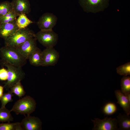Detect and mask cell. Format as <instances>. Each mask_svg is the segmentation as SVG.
<instances>
[{
	"label": "cell",
	"mask_w": 130,
	"mask_h": 130,
	"mask_svg": "<svg viewBox=\"0 0 130 130\" xmlns=\"http://www.w3.org/2000/svg\"><path fill=\"white\" fill-rule=\"evenodd\" d=\"M1 60L11 65L22 67L27 63V60L14 47L5 46L0 49Z\"/></svg>",
	"instance_id": "6da1fadb"
},
{
	"label": "cell",
	"mask_w": 130,
	"mask_h": 130,
	"mask_svg": "<svg viewBox=\"0 0 130 130\" xmlns=\"http://www.w3.org/2000/svg\"><path fill=\"white\" fill-rule=\"evenodd\" d=\"M1 65L7 68V81L4 87L7 89H10L25 78V74L22 67L16 66L2 60L0 61Z\"/></svg>",
	"instance_id": "7a4b0ae2"
},
{
	"label": "cell",
	"mask_w": 130,
	"mask_h": 130,
	"mask_svg": "<svg viewBox=\"0 0 130 130\" xmlns=\"http://www.w3.org/2000/svg\"><path fill=\"white\" fill-rule=\"evenodd\" d=\"M36 105L34 99L27 95L16 102L10 110L17 114L29 115L35 111Z\"/></svg>",
	"instance_id": "3957f363"
},
{
	"label": "cell",
	"mask_w": 130,
	"mask_h": 130,
	"mask_svg": "<svg viewBox=\"0 0 130 130\" xmlns=\"http://www.w3.org/2000/svg\"><path fill=\"white\" fill-rule=\"evenodd\" d=\"M35 35L33 31L28 28L20 29L5 39V46L16 47L28 39L35 37Z\"/></svg>",
	"instance_id": "277c9868"
},
{
	"label": "cell",
	"mask_w": 130,
	"mask_h": 130,
	"mask_svg": "<svg viewBox=\"0 0 130 130\" xmlns=\"http://www.w3.org/2000/svg\"><path fill=\"white\" fill-rule=\"evenodd\" d=\"M110 0H78L80 6L87 13H96L108 7Z\"/></svg>",
	"instance_id": "5b68a950"
},
{
	"label": "cell",
	"mask_w": 130,
	"mask_h": 130,
	"mask_svg": "<svg viewBox=\"0 0 130 130\" xmlns=\"http://www.w3.org/2000/svg\"><path fill=\"white\" fill-rule=\"evenodd\" d=\"M35 38L39 43L46 48L53 47L57 44L58 34L52 30H40L36 34Z\"/></svg>",
	"instance_id": "8992f818"
},
{
	"label": "cell",
	"mask_w": 130,
	"mask_h": 130,
	"mask_svg": "<svg viewBox=\"0 0 130 130\" xmlns=\"http://www.w3.org/2000/svg\"><path fill=\"white\" fill-rule=\"evenodd\" d=\"M91 120L93 124L92 130H119L116 118L106 117L102 119L95 118Z\"/></svg>",
	"instance_id": "52a82bcc"
},
{
	"label": "cell",
	"mask_w": 130,
	"mask_h": 130,
	"mask_svg": "<svg viewBox=\"0 0 130 130\" xmlns=\"http://www.w3.org/2000/svg\"><path fill=\"white\" fill-rule=\"evenodd\" d=\"M59 57V52L53 47L46 48L42 51V66L55 65L58 62Z\"/></svg>",
	"instance_id": "ba28073f"
},
{
	"label": "cell",
	"mask_w": 130,
	"mask_h": 130,
	"mask_svg": "<svg viewBox=\"0 0 130 130\" xmlns=\"http://www.w3.org/2000/svg\"><path fill=\"white\" fill-rule=\"evenodd\" d=\"M35 37L30 38L15 47L21 55L26 59L29 58L38 48Z\"/></svg>",
	"instance_id": "9c48e42d"
},
{
	"label": "cell",
	"mask_w": 130,
	"mask_h": 130,
	"mask_svg": "<svg viewBox=\"0 0 130 130\" xmlns=\"http://www.w3.org/2000/svg\"><path fill=\"white\" fill-rule=\"evenodd\" d=\"M58 18L52 13H46L43 14L37 22V24L41 30H52L56 25Z\"/></svg>",
	"instance_id": "30bf717a"
},
{
	"label": "cell",
	"mask_w": 130,
	"mask_h": 130,
	"mask_svg": "<svg viewBox=\"0 0 130 130\" xmlns=\"http://www.w3.org/2000/svg\"><path fill=\"white\" fill-rule=\"evenodd\" d=\"M23 130H41L42 123L38 117L27 115L20 123Z\"/></svg>",
	"instance_id": "8fae6325"
},
{
	"label": "cell",
	"mask_w": 130,
	"mask_h": 130,
	"mask_svg": "<svg viewBox=\"0 0 130 130\" xmlns=\"http://www.w3.org/2000/svg\"><path fill=\"white\" fill-rule=\"evenodd\" d=\"M13 10L19 16L28 14L31 11V5L28 0H12Z\"/></svg>",
	"instance_id": "7c38bea8"
},
{
	"label": "cell",
	"mask_w": 130,
	"mask_h": 130,
	"mask_svg": "<svg viewBox=\"0 0 130 130\" xmlns=\"http://www.w3.org/2000/svg\"><path fill=\"white\" fill-rule=\"evenodd\" d=\"M16 20L10 23L0 24V36L4 40L20 29L17 25Z\"/></svg>",
	"instance_id": "4fadbf2b"
},
{
	"label": "cell",
	"mask_w": 130,
	"mask_h": 130,
	"mask_svg": "<svg viewBox=\"0 0 130 130\" xmlns=\"http://www.w3.org/2000/svg\"><path fill=\"white\" fill-rule=\"evenodd\" d=\"M115 93L117 99V103L123 108L126 114H130V102L126 96L121 91L119 90H115Z\"/></svg>",
	"instance_id": "5bb4252c"
},
{
	"label": "cell",
	"mask_w": 130,
	"mask_h": 130,
	"mask_svg": "<svg viewBox=\"0 0 130 130\" xmlns=\"http://www.w3.org/2000/svg\"><path fill=\"white\" fill-rule=\"evenodd\" d=\"M119 130H130V117L126 114L119 113L117 116Z\"/></svg>",
	"instance_id": "9a60e30c"
},
{
	"label": "cell",
	"mask_w": 130,
	"mask_h": 130,
	"mask_svg": "<svg viewBox=\"0 0 130 130\" xmlns=\"http://www.w3.org/2000/svg\"><path fill=\"white\" fill-rule=\"evenodd\" d=\"M29 59L32 65L35 66H42V51L41 49L38 47L31 55Z\"/></svg>",
	"instance_id": "2e32d148"
},
{
	"label": "cell",
	"mask_w": 130,
	"mask_h": 130,
	"mask_svg": "<svg viewBox=\"0 0 130 130\" xmlns=\"http://www.w3.org/2000/svg\"><path fill=\"white\" fill-rule=\"evenodd\" d=\"M16 19V24L20 29L25 28L33 22L27 18L25 14H21Z\"/></svg>",
	"instance_id": "e0dca14e"
},
{
	"label": "cell",
	"mask_w": 130,
	"mask_h": 130,
	"mask_svg": "<svg viewBox=\"0 0 130 130\" xmlns=\"http://www.w3.org/2000/svg\"><path fill=\"white\" fill-rule=\"evenodd\" d=\"M10 110L5 107L0 108V122L10 123L13 121V118L11 114Z\"/></svg>",
	"instance_id": "ac0fdd59"
},
{
	"label": "cell",
	"mask_w": 130,
	"mask_h": 130,
	"mask_svg": "<svg viewBox=\"0 0 130 130\" xmlns=\"http://www.w3.org/2000/svg\"><path fill=\"white\" fill-rule=\"evenodd\" d=\"M121 86L122 92L126 95L130 94V77L129 76H124L121 81Z\"/></svg>",
	"instance_id": "d6986e66"
},
{
	"label": "cell",
	"mask_w": 130,
	"mask_h": 130,
	"mask_svg": "<svg viewBox=\"0 0 130 130\" xmlns=\"http://www.w3.org/2000/svg\"><path fill=\"white\" fill-rule=\"evenodd\" d=\"M0 130H23L20 123L0 124Z\"/></svg>",
	"instance_id": "ffe728a7"
},
{
	"label": "cell",
	"mask_w": 130,
	"mask_h": 130,
	"mask_svg": "<svg viewBox=\"0 0 130 130\" xmlns=\"http://www.w3.org/2000/svg\"><path fill=\"white\" fill-rule=\"evenodd\" d=\"M13 9V5L11 2L8 1L0 3V18H1Z\"/></svg>",
	"instance_id": "44dd1931"
},
{
	"label": "cell",
	"mask_w": 130,
	"mask_h": 130,
	"mask_svg": "<svg viewBox=\"0 0 130 130\" xmlns=\"http://www.w3.org/2000/svg\"><path fill=\"white\" fill-rule=\"evenodd\" d=\"M10 91L19 97L20 98L25 95L26 92L21 81L14 85L10 88Z\"/></svg>",
	"instance_id": "7402d4cb"
},
{
	"label": "cell",
	"mask_w": 130,
	"mask_h": 130,
	"mask_svg": "<svg viewBox=\"0 0 130 130\" xmlns=\"http://www.w3.org/2000/svg\"><path fill=\"white\" fill-rule=\"evenodd\" d=\"M117 110L116 104L112 102H109L106 104L104 106L103 111L106 115H109L115 113Z\"/></svg>",
	"instance_id": "603a6c76"
},
{
	"label": "cell",
	"mask_w": 130,
	"mask_h": 130,
	"mask_svg": "<svg viewBox=\"0 0 130 130\" xmlns=\"http://www.w3.org/2000/svg\"><path fill=\"white\" fill-rule=\"evenodd\" d=\"M116 70L117 73L121 75L127 76L130 75V62L126 63L117 67Z\"/></svg>",
	"instance_id": "cb8c5ba5"
},
{
	"label": "cell",
	"mask_w": 130,
	"mask_h": 130,
	"mask_svg": "<svg viewBox=\"0 0 130 130\" xmlns=\"http://www.w3.org/2000/svg\"><path fill=\"white\" fill-rule=\"evenodd\" d=\"M13 96V93L10 91L6 93L3 94L0 98V100L1 104V107H5L8 103L13 101L12 97Z\"/></svg>",
	"instance_id": "d4e9b609"
},
{
	"label": "cell",
	"mask_w": 130,
	"mask_h": 130,
	"mask_svg": "<svg viewBox=\"0 0 130 130\" xmlns=\"http://www.w3.org/2000/svg\"><path fill=\"white\" fill-rule=\"evenodd\" d=\"M17 16V15H15L9 18H5L3 17L0 18V23L1 24L11 22L16 20Z\"/></svg>",
	"instance_id": "484cf974"
},
{
	"label": "cell",
	"mask_w": 130,
	"mask_h": 130,
	"mask_svg": "<svg viewBox=\"0 0 130 130\" xmlns=\"http://www.w3.org/2000/svg\"><path fill=\"white\" fill-rule=\"evenodd\" d=\"M7 70L3 68L0 69V80L5 81L7 80Z\"/></svg>",
	"instance_id": "4316f807"
},
{
	"label": "cell",
	"mask_w": 130,
	"mask_h": 130,
	"mask_svg": "<svg viewBox=\"0 0 130 130\" xmlns=\"http://www.w3.org/2000/svg\"><path fill=\"white\" fill-rule=\"evenodd\" d=\"M4 86L0 85V98L3 94Z\"/></svg>",
	"instance_id": "83f0119b"
},
{
	"label": "cell",
	"mask_w": 130,
	"mask_h": 130,
	"mask_svg": "<svg viewBox=\"0 0 130 130\" xmlns=\"http://www.w3.org/2000/svg\"><path fill=\"white\" fill-rule=\"evenodd\" d=\"M0 25H1V24H0Z\"/></svg>",
	"instance_id": "f1b7e54d"
}]
</instances>
